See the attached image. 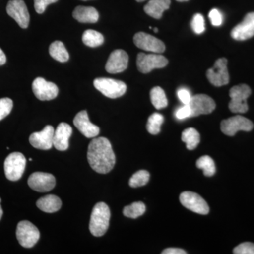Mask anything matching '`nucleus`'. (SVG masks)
Wrapping results in <instances>:
<instances>
[{
    "label": "nucleus",
    "mask_w": 254,
    "mask_h": 254,
    "mask_svg": "<svg viewBox=\"0 0 254 254\" xmlns=\"http://www.w3.org/2000/svg\"><path fill=\"white\" fill-rule=\"evenodd\" d=\"M88 163L96 173L107 174L115 165V155L111 143L104 137L93 138L88 148Z\"/></svg>",
    "instance_id": "f257e3e1"
},
{
    "label": "nucleus",
    "mask_w": 254,
    "mask_h": 254,
    "mask_svg": "<svg viewBox=\"0 0 254 254\" xmlns=\"http://www.w3.org/2000/svg\"><path fill=\"white\" fill-rule=\"evenodd\" d=\"M110 210L108 205L103 202L95 205L92 210L89 230L95 237L104 235L109 227Z\"/></svg>",
    "instance_id": "f03ea898"
},
{
    "label": "nucleus",
    "mask_w": 254,
    "mask_h": 254,
    "mask_svg": "<svg viewBox=\"0 0 254 254\" xmlns=\"http://www.w3.org/2000/svg\"><path fill=\"white\" fill-rule=\"evenodd\" d=\"M252 93L250 86L246 84L232 87L230 91L231 98L229 103L230 111L234 113H245L249 109L247 99Z\"/></svg>",
    "instance_id": "7ed1b4c3"
},
{
    "label": "nucleus",
    "mask_w": 254,
    "mask_h": 254,
    "mask_svg": "<svg viewBox=\"0 0 254 254\" xmlns=\"http://www.w3.org/2000/svg\"><path fill=\"white\" fill-rule=\"evenodd\" d=\"M26 159L21 153L15 152L8 155L4 161V173L10 181H17L26 169Z\"/></svg>",
    "instance_id": "20e7f679"
},
{
    "label": "nucleus",
    "mask_w": 254,
    "mask_h": 254,
    "mask_svg": "<svg viewBox=\"0 0 254 254\" xmlns=\"http://www.w3.org/2000/svg\"><path fill=\"white\" fill-rule=\"evenodd\" d=\"M93 84L105 96L113 99L123 96L127 91V86L124 82L113 78H95Z\"/></svg>",
    "instance_id": "39448f33"
},
{
    "label": "nucleus",
    "mask_w": 254,
    "mask_h": 254,
    "mask_svg": "<svg viewBox=\"0 0 254 254\" xmlns=\"http://www.w3.org/2000/svg\"><path fill=\"white\" fill-rule=\"evenodd\" d=\"M16 237L23 247L31 248L39 240L40 232L31 222L23 220L18 224Z\"/></svg>",
    "instance_id": "423d86ee"
},
{
    "label": "nucleus",
    "mask_w": 254,
    "mask_h": 254,
    "mask_svg": "<svg viewBox=\"0 0 254 254\" xmlns=\"http://www.w3.org/2000/svg\"><path fill=\"white\" fill-rule=\"evenodd\" d=\"M220 128L222 133L227 136H233L239 131H252L254 128V124L245 117L237 115L223 120L220 125Z\"/></svg>",
    "instance_id": "0eeeda50"
},
{
    "label": "nucleus",
    "mask_w": 254,
    "mask_h": 254,
    "mask_svg": "<svg viewBox=\"0 0 254 254\" xmlns=\"http://www.w3.org/2000/svg\"><path fill=\"white\" fill-rule=\"evenodd\" d=\"M136 64L140 72L147 73L154 68L165 67L168 64V60L163 55L139 53L137 56Z\"/></svg>",
    "instance_id": "6e6552de"
},
{
    "label": "nucleus",
    "mask_w": 254,
    "mask_h": 254,
    "mask_svg": "<svg viewBox=\"0 0 254 254\" xmlns=\"http://www.w3.org/2000/svg\"><path fill=\"white\" fill-rule=\"evenodd\" d=\"M227 66L226 58H220L215 62L213 67L207 71V78L213 86H222L229 83L230 76Z\"/></svg>",
    "instance_id": "1a4fd4ad"
},
{
    "label": "nucleus",
    "mask_w": 254,
    "mask_h": 254,
    "mask_svg": "<svg viewBox=\"0 0 254 254\" xmlns=\"http://www.w3.org/2000/svg\"><path fill=\"white\" fill-rule=\"evenodd\" d=\"M180 203L185 208L200 215H207L209 213V206L206 201L198 193L194 192L185 191L180 196Z\"/></svg>",
    "instance_id": "9d476101"
},
{
    "label": "nucleus",
    "mask_w": 254,
    "mask_h": 254,
    "mask_svg": "<svg viewBox=\"0 0 254 254\" xmlns=\"http://www.w3.org/2000/svg\"><path fill=\"white\" fill-rule=\"evenodd\" d=\"M6 12L11 18H14L20 27L28 28L30 15L23 0H10L6 6Z\"/></svg>",
    "instance_id": "9b49d317"
},
{
    "label": "nucleus",
    "mask_w": 254,
    "mask_h": 254,
    "mask_svg": "<svg viewBox=\"0 0 254 254\" xmlns=\"http://www.w3.org/2000/svg\"><path fill=\"white\" fill-rule=\"evenodd\" d=\"M188 105L190 109V118L211 113L215 108V101L208 95L205 94L192 96Z\"/></svg>",
    "instance_id": "f8f14e48"
},
{
    "label": "nucleus",
    "mask_w": 254,
    "mask_h": 254,
    "mask_svg": "<svg viewBox=\"0 0 254 254\" xmlns=\"http://www.w3.org/2000/svg\"><path fill=\"white\" fill-rule=\"evenodd\" d=\"M133 43L140 49L155 53H162L165 50L163 41L148 33L139 32L133 37Z\"/></svg>",
    "instance_id": "ddd939ff"
},
{
    "label": "nucleus",
    "mask_w": 254,
    "mask_h": 254,
    "mask_svg": "<svg viewBox=\"0 0 254 254\" xmlns=\"http://www.w3.org/2000/svg\"><path fill=\"white\" fill-rule=\"evenodd\" d=\"M32 88L36 98L41 100L55 99L59 93L56 84L41 77L37 78L33 81Z\"/></svg>",
    "instance_id": "4468645a"
},
{
    "label": "nucleus",
    "mask_w": 254,
    "mask_h": 254,
    "mask_svg": "<svg viewBox=\"0 0 254 254\" xmlns=\"http://www.w3.org/2000/svg\"><path fill=\"white\" fill-rule=\"evenodd\" d=\"M28 184L32 190L36 191L48 192L54 188L56 180L51 174L36 172L29 177Z\"/></svg>",
    "instance_id": "2eb2a0df"
},
{
    "label": "nucleus",
    "mask_w": 254,
    "mask_h": 254,
    "mask_svg": "<svg viewBox=\"0 0 254 254\" xmlns=\"http://www.w3.org/2000/svg\"><path fill=\"white\" fill-rule=\"evenodd\" d=\"M54 133L53 127L48 125L41 131L32 133L29 138L30 143L38 149L49 150L53 145Z\"/></svg>",
    "instance_id": "dca6fc26"
},
{
    "label": "nucleus",
    "mask_w": 254,
    "mask_h": 254,
    "mask_svg": "<svg viewBox=\"0 0 254 254\" xmlns=\"http://www.w3.org/2000/svg\"><path fill=\"white\" fill-rule=\"evenodd\" d=\"M254 36V12L246 15L243 21L232 29L231 36L236 41H246Z\"/></svg>",
    "instance_id": "f3484780"
},
{
    "label": "nucleus",
    "mask_w": 254,
    "mask_h": 254,
    "mask_svg": "<svg viewBox=\"0 0 254 254\" xmlns=\"http://www.w3.org/2000/svg\"><path fill=\"white\" fill-rule=\"evenodd\" d=\"M128 56L123 50H116L110 54L105 69L110 73H121L128 66Z\"/></svg>",
    "instance_id": "a211bd4d"
},
{
    "label": "nucleus",
    "mask_w": 254,
    "mask_h": 254,
    "mask_svg": "<svg viewBox=\"0 0 254 254\" xmlns=\"http://www.w3.org/2000/svg\"><path fill=\"white\" fill-rule=\"evenodd\" d=\"M73 124L82 134L86 138H94L99 134V127L90 122L86 110H82L76 115L73 120Z\"/></svg>",
    "instance_id": "6ab92c4d"
},
{
    "label": "nucleus",
    "mask_w": 254,
    "mask_h": 254,
    "mask_svg": "<svg viewBox=\"0 0 254 254\" xmlns=\"http://www.w3.org/2000/svg\"><path fill=\"white\" fill-rule=\"evenodd\" d=\"M72 134V128L68 124L62 123L57 127L53 137V145L57 150H66L68 148V139Z\"/></svg>",
    "instance_id": "aec40b11"
},
{
    "label": "nucleus",
    "mask_w": 254,
    "mask_h": 254,
    "mask_svg": "<svg viewBox=\"0 0 254 254\" xmlns=\"http://www.w3.org/2000/svg\"><path fill=\"white\" fill-rule=\"evenodd\" d=\"M72 15L80 23H95L99 19L98 11L92 6H78L73 10Z\"/></svg>",
    "instance_id": "412c9836"
},
{
    "label": "nucleus",
    "mask_w": 254,
    "mask_h": 254,
    "mask_svg": "<svg viewBox=\"0 0 254 254\" xmlns=\"http://www.w3.org/2000/svg\"><path fill=\"white\" fill-rule=\"evenodd\" d=\"M171 0H150L144 7L145 12L151 17L160 19L164 11L170 8Z\"/></svg>",
    "instance_id": "4be33fe9"
},
{
    "label": "nucleus",
    "mask_w": 254,
    "mask_h": 254,
    "mask_svg": "<svg viewBox=\"0 0 254 254\" xmlns=\"http://www.w3.org/2000/svg\"><path fill=\"white\" fill-rule=\"evenodd\" d=\"M62 200L57 195L50 194L42 197L37 201V207L45 213H53L62 207Z\"/></svg>",
    "instance_id": "5701e85b"
},
{
    "label": "nucleus",
    "mask_w": 254,
    "mask_h": 254,
    "mask_svg": "<svg viewBox=\"0 0 254 254\" xmlns=\"http://www.w3.org/2000/svg\"><path fill=\"white\" fill-rule=\"evenodd\" d=\"M50 56L60 63H66L69 59L67 50L63 42L56 41L50 45L49 48Z\"/></svg>",
    "instance_id": "b1692460"
},
{
    "label": "nucleus",
    "mask_w": 254,
    "mask_h": 254,
    "mask_svg": "<svg viewBox=\"0 0 254 254\" xmlns=\"http://www.w3.org/2000/svg\"><path fill=\"white\" fill-rule=\"evenodd\" d=\"M182 140L186 143L187 148L189 150H194L200 143L199 133L195 128H187L182 132Z\"/></svg>",
    "instance_id": "393cba45"
},
{
    "label": "nucleus",
    "mask_w": 254,
    "mask_h": 254,
    "mask_svg": "<svg viewBox=\"0 0 254 254\" xmlns=\"http://www.w3.org/2000/svg\"><path fill=\"white\" fill-rule=\"evenodd\" d=\"M150 100H151L152 104L156 109H163L168 106V101L166 95L163 88L160 87H154L150 91Z\"/></svg>",
    "instance_id": "a878e982"
},
{
    "label": "nucleus",
    "mask_w": 254,
    "mask_h": 254,
    "mask_svg": "<svg viewBox=\"0 0 254 254\" xmlns=\"http://www.w3.org/2000/svg\"><path fill=\"white\" fill-rule=\"evenodd\" d=\"M82 41L86 46L96 48L104 43V37L99 32L94 30H87L83 33Z\"/></svg>",
    "instance_id": "bb28decb"
},
{
    "label": "nucleus",
    "mask_w": 254,
    "mask_h": 254,
    "mask_svg": "<svg viewBox=\"0 0 254 254\" xmlns=\"http://www.w3.org/2000/svg\"><path fill=\"white\" fill-rule=\"evenodd\" d=\"M197 168L203 170L205 177H213L215 173V165L213 159L208 155L200 157L196 162Z\"/></svg>",
    "instance_id": "cd10ccee"
},
{
    "label": "nucleus",
    "mask_w": 254,
    "mask_h": 254,
    "mask_svg": "<svg viewBox=\"0 0 254 254\" xmlns=\"http://www.w3.org/2000/svg\"><path fill=\"white\" fill-rule=\"evenodd\" d=\"M145 209V205L143 202H134L124 208L123 214L127 218L135 219L143 215Z\"/></svg>",
    "instance_id": "c85d7f7f"
},
{
    "label": "nucleus",
    "mask_w": 254,
    "mask_h": 254,
    "mask_svg": "<svg viewBox=\"0 0 254 254\" xmlns=\"http://www.w3.org/2000/svg\"><path fill=\"white\" fill-rule=\"evenodd\" d=\"M163 122L164 117L161 114L153 113L148 118L146 125L147 130L150 134H158L160 133Z\"/></svg>",
    "instance_id": "c756f323"
},
{
    "label": "nucleus",
    "mask_w": 254,
    "mask_h": 254,
    "mask_svg": "<svg viewBox=\"0 0 254 254\" xmlns=\"http://www.w3.org/2000/svg\"><path fill=\"white\" fill-rule=\"evenodd\" d=\"M150 174L146 170H139L133 174L129 180V186L133 188L143 187L149 181Z\"/></svg>",
    "instance_id": "7c9ffc66"
},
{
    "label": "nucleus",
    "mask_w": 254,
    "mask_h": 254,
    "mask_svg": "<svg viewBox=\"0 0 254 254\" xmlns=\"http://www.w3.org/2000/svg\"><path fill=\"white\" fill-rule=\"evenodd\" d=\"M191 28L196 34H201L205 31V20L203 15L196 14L193 16Z\"/></svg>",
    "instance_id": "2f4dec72"
},
{
    "label": "nucleus",
    "mask_w": 254,
    "mask_h": 254,
    "mask_svg": "<svg viewBox=\"0 0 254 254\" xmlns=\"http://www.w3.org/2000/svg\"><path fill=\"white\" fill-rule=\"evenodd\" d=\"M13 108V101L10 98L0 99V121L9 115Z\"/></svg>",
    "instance_id": "473e14b6"
},
{
    "label": "nucleus",
    "mask_w": 254,
    "mask_h": 254,
    "mask_svg": "<svg viewBox=\"0 0 254 254\" xmlns=\"http://www.w3.org/2000/svg\"><path fill=\"white\" fill-rule=\"evenodd\" d=\"M235 254H254V244L245 242L237 246L233 250Z\"/></svg>",
    "instance_id": "72a5a7b5"
},
{
    "label": "nucleus",
    "mask_w": 254,
    "mask_h": 254,
    "mask_svg": "<svg viewBox=\"0 0 254 254\" xmlns=\"http://www.w3.org/2000/svg\"><path fill=\"white\" fill-rule=\"evenodd\" d=\"M58 0H34V7L38 14H43L49 4L57 2Z\"/></svg>",
    "instance_id": "f704fd0d"
},
{
    "label": "nucleus",
    "mask_w": 254,
    "mask_h": 254,
    "mask_svg": "<svg viewBox=\"0 0 254 254\" xmlns=\"http://www.w3.org/2000/svg\"><path fill=\"white\" fill-rule=\"evenodd\" d=\"M209 18L214 26H221L222 23V16L221 13L218 9H213L209 13Z\"/></svg>",
    "instance_id": "c9c22d12"
},
{
    "label": "nucleus",
    "mask_w": 254,
    "mask_h": 254,
    "mask_svg": "<svg viewBox=\"0 0 254 254\" xmlns=\"http://www.w3.org/2000/svg\"><path fill=\"white\" fill-rule=\"evenodd\" d=\"M175 117L177 120H182L185 119L190 118V105H184L179 108L175 113Z\"/></svg>",
    "instance_id": "e433bc0d"
},
{
    "label": "nucleus",
    "mask_w": 254,
    "mask_h": 254,
    "mask_svg": "<svg viewBox=\"0 0 254 254\" xmlns=\"http://www.w3.org/2000/svg\"><path fill=\"white\" fill-rule=\"evenodd\" d=\"M177 96L184 105H188L191 99L190 92L187 88H180L177 91Z\"/></svg>",
    "instance_id": "4c0bfd02"
},
{
    "label": "nucleus",
    "mask_w": 254,
    "mask_h": 254,
    "mask_svg": "<svg viewBox=\"0 0 254 254\" xmlns=\"http://www.w3.org/2000/svg\"><path fill=\"white\" fill-rule=\"evenodd\" d=\"M163 254H186L187 252L185 250L178 248H169L166 249L162 252Z\"/></svg>",
    "instance_id": "58836bf2"
},
{
    "label": "nucleus",
    "mask_w": 254,
    "mask_h": 254,
    "mask_svg": "<svg viewBox=\"0 0 254 254\" xmlns=\"http://www.w3.org/2000/svg\"><path fill=\"white\" fill-rule=\"evenodd\" d=\"M6 62V55H5L4 52L0 48V66L4 65Z\"/></svg>",
    "instance_id": "ea45409f"
},
{
    "label": "nucleus",
    "mask_w": 254,
    "mask_h": 254,
    "mask_svg": "<svg viewBox=\"0 0 254 254\" xmlns=\"http://www.w3.org/2000/svg\"><path fill=\"white\" fill-rule=\"evenodd\" d=\"M0 203H1V198H0ZM3 215V210L2 208H1V205H0V220H1V218H2Z\"/></svg>",
    "instance_id": "a19ab883"
},
{
    "label": "nucleus",
    "mask_w": 254,
    "mask_h": 254,
    "mask_svg": "<svg viewBox=\"0 0 254 254\" xmlns=\"http://www.w3.org/2000/svg\"><path fill=\"white\" fill-rule=\"evenodd\" d=\"M153 31H154L155 33H158V28H154V30H153Z\"/></svg>",
    "instance_id": "79ce46f5"
},
{
    "label": "nucleus",
    "mask_w": 254,
    "mask_h": 254,
    "mask_svg": "<svg viewBox=\"0 0 254 254\" xmlns=\"http://www.w3.org/2000/svg\"><path fill=\"white\" fill-rule=\"evenodd\" d=\"M177 1H181V2H182V1H188V0H177Z\"/></svg>",
    "instance_id": "37998d69"
},
{
    "label": "nucleus",
    "mask_w": 254,
    "mask_h": 254,
    "mask_svg": "<svg viewBox=\"0 0 254 254\" xmlns=\"http://www.w3.org/2000/svg\"><path fill=\"white\" fill-rule=\"evenodd\" d=\"M137 1H138V2H142V1H144L145 0H136Z\"/></svg>",
    "instance_id": "c03bdc74"
},
{
    "label": "nucleus",
    "mask_w": 254,
    "mask_h": 254,
    "mask_svg": "<svg viewBox=\"0 0 254 254\" xmlns=\"http://www.w3.org/2000/svg\"><path fill=\"white\" fill-rule=\"evenodd\" d=\"M82 1H88V0H82Z\"/></svg>",
    "instance_id": "a18cd8bd"
}]
</instances>
